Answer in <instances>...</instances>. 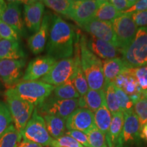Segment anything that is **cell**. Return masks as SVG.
<instances>
[{
  "label": "cell",
  "mask_w": 147,
  "mask_h": 147,
  "mask_svg": "<svg viewBox=\"0 0 147 147\" xmlns=\"http://www.w3.org/2000/svg\"><path fill=\"white\" fill-rule=\"evenodd\" d=\"M75 32L68 23L53 15L46 46L47 55L57 61L71 58L74 53Z\"/></svg>",
  "instance_id": "1"
},
{
  "label": "cell",
  "mask_w": 147,
  "mask_h": 147,
  "mask_svg": "<svg viewBox=\"0 0 147 147\" xmlns=\"http://www.w3.org/2000/svg\"><path fill=\"white\" fill-rule=\"evenodd\" d=\"M84 36L79 40L81 67L87 79L89 89L104 90L105 79L103 72L102 61L89 50Z\"/></svg>",
  "instance_id": "2"
},
{
  "label": "cell",
  "mask_w": 147,
  "mask_h": 147,
  "mask_svg": "<svg viewBox=\"0 0 147 147\" xmlns=\"http://www.w3.org/2000/svg\"><path fill=\"white\" fill-rule=\"evenodd\" d=\"M127 68H136L147 65V27H140L130 45L121 52Z\"/></svg>",
  "instance_id": "3"
},
{
  "label": "cell",
  "mask_w": 147,
  "mask_h": 147,
  "mask_svg": "<svg viewBox=\"0 0 147 147\" xmlns=\"http://www.w3.org/2000/svg\"><path fill=\"white\" fill-rule=\"evenodd\" d=\"M55 88L54 86L42 80H21L11 89L20 98L31 103L36 107L52 94Z\"/></svg>",
  "instance_id": "4"
},
{
  "label": "cell",
  "mask_w": 147,
  "mask_h": 147,
  "mask_svg": "<svg viewBox=\"0 0 147 147\" xmlns=\"http://www.w3.org/2000/svg\"><path fill=\"white\" fill-rule=\"evenodd\" d=\"M5 97L6 105L12 119V123L21 133L32 117L35 106L18 97L11 89L6 90Z\"/></svg>",
  "instance_id": "5"
},
{
  "label": "cell",
  "mask_w": 147,
  "mask_h": 147,
  "mask_svg": "<svg viewBox=\"0 0 147 147\" xmlns=\"http://www.w3.org/2000/svg\"><path fill=\"white\" fill-rule=\"evenodd\" d=\"M21 134L23 139L45 147L50 146L53 140L47 131L45 119L38 113L36 107L32 117Z\"/></svg>",
  "instance_id": "6"
},
{
  "label": "cell",
  "mask_w": 147,
  "mask_h": 147,
  "mask_svg": "<svg viewBox=\"0 0 147 147\" xmlns=\"http://www.w3.org/2000/svg\"><path fill=\"white\" fill-rule=\"evenodd\" d=\"M78 107V99L61 100L51 94L36 108L42 117L47 115H53L67 120Z\"/></svg>",
  "instance_id": "7"
},
{
  "label": "cell",
  "mask_w": 147,
  "mask_h": 147,
  "mask_svg": "<svg viewBox=\"0 0 147 147\" xmlns=\"http://www.w3.org/2000/svg\"><path fill=\"white\" fill-rule=\"evenodd\" d=\"M111 23L121 53L133 41L138 28L132 20L131 14H121Z\"/></svg>",
  "instance_id": "8"
},
{
  "label": "cell",
  "mask_w": 147,
  "mask_h": 147,
  "mask_svg": "<svg viewBox=\"0 0 147 147\" xmlns=\"http://www.w3.org/2000/svg\"><path fill=\"white\" fill-rule=\"evenodd\" d=\"M76 61L74 58H67L57 61L54 67L46 76L42 78V81L54 87L72 80L76 72Z\"/></svg>",
  "instance_id": "9"
},
{
  "label": "cell",
  "mask_w": 147,
  "mask_h": 147,
  "mask_svg": "<svg viewBox=\"0 0 147 147\" xmlns=\"http://www.w3.org/2000/svg\"><path fill=\"white\" fill-rule=\"evenodd\" d=\"M102 0H76L72 1L67 16L82 27L92 18Z\"/></svg>",
  "instance_id": "10"
},
{
  "label": "cell",
  "mask_w": 147,
  "mask_h": 147,
  "mask_svg": "<svg viewBox=\"0 0 147 147\" xmlns=\"http://www.w3.org/2000/svg\"><path fill=\"white\" fill-rule=\"evenodd\" d=\"M24 59L0 60V80L7 89H11L21 81L25 66Z\"/></svg>",
  "instance_id": "11"
},
{
  "label": "cell",
  "mask_w": 147,
  "mask_h": 147,
  "mask_svg": "<svg viewBox=\"0 0 147 147\" xmlns=\"http://www.w3.org/2000/svg\"><path fill=\"white\" fill-rule=\"evenodd\" d=\"M57 61L50 57H38L30 61L27 65L22 81H33L38 80V79L43 78L54 67Z\"/></svg>",
  "instance_id": "12"
},
{
  "label": "cell",
  "mask_w": 147,
  "mask_h": 147,
  "mask_svg": "<svg viewBox=\"0 0 147 147\" xmlns=\"http://www.w3.org/2000/svg\"><path fill=\"white\" fill-rule=\"evenodd\" d=\"M95 127L94 113L87 108H77L66 120V129L68 130H76L87 134Z\"/></svg>",
  "instance_id": "13"
},
{
  "label": "cell",
  "mask_w": 147,
  "mask_h": 147,
  "mask_svg": "<svg viewBox=\"0 0 147 147\" xmlns=\"http://www.w3.org/2000/svg\"><path fill=\"white\" fill-rule=\"evenodd\" d=\"M45 5L41 1H26L23 5V21L29 32L36 33L41 26Z\"/></svg>",
  "instance_id": "14"
},
{
  "label": "cell",
  "mask_w": 147,
  "mask_h": 147,
  "mask_svg": "<svg viewBox=\"0 0 147 147\" xmlns=\"http://www.w3.org/2000/svg\"><path fill=\"white\" fill-rule=\"evenodd\" d=\"M81 27L91 36L110 42L118 48L111 22L100 21L93 18Z\"/></svg>",
  "instance_id": "15"
},
{
  "label": "cell",
  "mask_w": 147,
  "mask_h": 147,
  "mask_svg": "<svg viewBox=\"0 0 147 147\" xmlns=\"http://www.w3.org/2000/svg\"><path fill=\"white\" fill-rule=\"evenodd\" d=\"M124 122L120 138L116 147H125L140 136V124L138 118L133 109L123 112Z\"/></svg>",
  "instance_id": "16"
},
{
  "label": "cell",
  "mask_w": 147,
  "mask_h": 147,
  "mask_svg": "<svg viewBox=\"0 0 147 147\" xmlns=\"http://www.w3.org/2000/svg\"><path fill=\"white\" fill-rule=\"evenodd\" d=\"M21 3L18 1H8L4 11L0 15V19L12 27L19 35H24L25 26L22 18Z\"/></svg>",
  "instance_id": "17"
},
{
  "label": "cell",
  "mask_w": 147,
  "mask_h": 147,
  "mask_svg": "<svg viewBox=\"0 0 147 147\" xmlns=\"http://www.w3.org/2000/svg\"><path fill=\"white\" fill-rule=\"evenodd\" d=\"M51 22V16L49 14H45L39 30L29 38V48L34 55L40 54L45 50L49 38Z\"/></svg>",
  "instance_id": "18"
},
{
  "label": "cell",
  "mask_w": 147,
  "mask_h": 147,
  "mask_svg": "<svg viewBox=\"0 0 147 147\" xmlns=\"http://www.w3.org/2000/svg\"><path fill=\"white\" fill-rule=\"evenodd\" d=\"M87 44L89 49L93 54L104 60L117 58L121 53L118 48L113 44L91 36L87 40Z\"/></svg>",
  "instance_id": "19"
},
{
  "label": "cell",
  "mask_w": 147,
  "mask_h": 147,
  "mask_svg": "<svg viewBox=\"0 0 147 147\" xmlns=\"http://www.w3.org/2000/svg\"><path fill=\"white\" fill-rule=\"evenodd\" d=\"M25 54L19 42L12 40H0V60H16L24 59Z\"/></svg>",
  "instance_id": "20"
},
{
  "label": "cell",
  "mask_w": 147,
  "mask_h": 147,
  "mask_svg": "<svg viewBox=\"0 0 147 147\" xmlns=\"http://www.w3.org/2000/svg\"><path fill=\"white\" fill-rule=\"evenodd\" d=\"M105 84L114 82L120 74L127 69L122 59L119 57L106 59L102 61Z\"/></svg>",
  "instance_id": "21"
},
{
  "label": "cell",
  "mask_w": 147,
  "mask_h": 147,
  "mask_svg": "<svg viewBox=\"0 0 147 147\" xmlns=\"http://www.w3.org/2000/svg\"><path fill=\"white\" fill-rule=\"evenodd\" d=\"M123 122L124 116L123 112L112 116L109 131L108 135L106 136V142L108 147H116L117 146L123 130Z\"/></svg>",
  "instance_id": "22"
},
{
  "label": "cell",
  "mask_w": 147,
  "mask_h": 147,
  "mask_svg": "<svg viewBox=\"0 0 147 147\" xmlns=\"http://www.w3.org/2000/svg\"><path fill=\"white\" fill-rule=\"evenodd\" d=\"M46 127L49 135L54 140H57L64 136L66 130V121L65 119L53 115H45Z\"/></svg>",
  "instance_id": "23"
},
{
  "label": "cell",
  "mask_w": 147,
  "mask_h": 147,
  "mask_svg": "<svg viewBox=\"0 0 147 147\" xmlns=\"http://www.w3.org/2000/svg\"><path fill=\"white\" fill-rule=\"evenodd\" d=\"M82 97L84 102V108H87L93 113L106 102L104 89H89L86 95Z\"/></svg>",
  "instance_id": "24"
},
{
  "label": "cell",
  "mask_w": 147,
  "mask_h": 147,
  "mask_svg": "<svg viewBox=\"0 0 147 147\" xmlns=\"http://www.w3.org/2000/svg\"><path fill=\"white\" fill-rule=\"evenodd\" d=\"M95 127L105 136H107L112 121V115L107 104L104 103L101 108L94 113Z\"/></svg>",
  "instance_id": "25"
},
{
  "label": "cell",
  "mask_w": 147,
  "mask_h": 147,
  "mask_svg": "<svg viewBox=\"0 0 147 147\" xmlns=\"http://www.w3.org/2000/svg\"><path fill=\"white\" fill-rule=\"evenodd\" d=\"M121 14L110 1H103L95 12L94 18L102 21L112 22Z\"/></svg>",
  "instance_id": "26"
},
{
  "label": "cell",
  "mask_w": 147,
  "mask_h": 147,
  "mask_svg": "<svg viewBox=\"0 0 147 147\" xmlns=\"http://www.w3.org/2000/svg\"><path fill=\"white\" fill-rule=\"evenodd\" d=\"M52 95L61 100H74L78 99L80 97L74 85L72 80H69L61 85L55 87Z\"/></svg>",
  "instance_id": "27"
},
{
  "label": "cell",
  "mask_w": 147,
  "mask_h": 147,
  "mask_svg": "<svg viewBox=\"0 0 147 147\" xmlns=\"http://www.w3.org/2000/svg\"><path fill=\"white\" fill-rule=\"evenodd\" d=\"M22 138L21 134L11 125L8 129L0 136V147H18Z\"/></svg>",
  "instance_id": "28"
},
{
  "label": "cell",
  "mask_w": 147,
  "mask_h": 147,
  "mask_svg": "<svg viewBox=\"0 0 147 147\" xmlns=\"http://www.w3.org/2000/svg\"><path fill=\"white\" fill-rule=\"evenodd\" d=\"M104 93H105L106 102L107 104L108 108L110 110L112 116L121 112L119 106L118 102H117L114 82H109V83L105 84Z\"/></svg>",
  "instance_id": "29"
},
{
  "label": "cell",
  "mask_w": 147,
  "mask_h": 147,
  "mask_svg": "<svg viewBox=\"0 0 147 147\" xmlns=\"http://www.w3.org/2000/svg\"><path fill=\"white\" fill-rule=\"evenodd\" d=\"M134 110L138 118L140 129L147 123V95L142 92L139 100L134 104Z\"/></svg>",
  "instance_id": "30"
},
{
  "label": "cell",
  "mask_w": 147,
  "mask_h": 147,
  "mask_svg": "<svg viewBox=\"0 0 147 147\" xmlns=\"http://www.w3.org/2000/svg\"><path fill=\"white\" fill-rule=\"evenodd\" d=\"M41 1L45 6L55 11L57 13L66 16L72 3V0H44Z\"/></svg>",
  "instance_id": "31"
},
{
  "label": "cell",
  "mask_w": 147,
  "mask_h": 147,
  "mask_svg": "<svg viewBox=\"0 0 147 147\" xmlns=\"http://www.w3.org/2000/svg\"><path fill=\"white\" fill-rule=\"evenodd\" d=\"M89 147H108L106 136L97 127L93 128L87 134Z\"/></svg>",
  "instance_id": "32"
},
{
  "label": "cell",
  "mask_w": 147,
  "mask_h": 147,
  "mask_svg": "<svg viewBox=\"0 0 147 147\" xmlns=\"http://www.w3.org/2000/svg\"><path fill=\"white\" fill-rule=\"evenodd\" d=\"M10 111L5 102L0 100V136L3 135L12 125Z\"/></svg>",
  "instance_id": "33"
},
{
  "label": "cell",
  "mask_w": 147,
  "mask_h": 147,
  "mask_svg": "<svg viewBox=\"0 0 147 147\" xmlns=\"http://www.w3.org/2000/svg\"><path fill=\"white\" fill-rule=\"evenodd\" d=\"M121 89L124 91L129 96L138 93H142L136 79L129 72L128 68L126 69V78Z\"/></svg>",
  "instance_id": "34"
},
{
  "label": "cell",
  "mask_w": 147,
  "mask_h": 147,
  "mask_svg": "<svg viewBox=\"0 0 147 147\" xmlns=\"http://www.w3.org/2000/svg\"><path fill=\"white\" fill-rule=\"evenodd\" d=\"M129 72L136 79L142 92L147 91V65L136 68H128Z\"/></svg>",
  "instance_id": "35"
},
{
  "label": "cell",
  "mask_w": 147,
  "mask_h": 147,
  "mask_svg": "<svg viewBox=\"0 0 147 147\" xmlns=\"http://www.w3.org/2000/svg\"><path fill=\"white\" fill-rule=\"evenodd\" d=\"M115 89L116 95H117V102H118L121 111L123 113V112L133 109L134 104L131 102V100H130L129 96L124 91H123L120 88L116 87L115 85Z\"/></svg>",
  "instance_id": "36"
},
{
  "label": "cell",
  "mask_w": 147,
  "mask_h": 147,
  "mask_svg": "<svg viewBox=\"0 0 147 147\" xmlns=\"http://www.w3.org/2000/svg\"><path fill=\"white\" fill-rule=\"evenodd\" d=\"M0 36L3 40L19 42L20 35L14 29L0 19Z\"/></svg>",
  "instance_id": "37"
},
{
  "label": "cell",
  "mask_w": 147,
  "mask_h": 147,
  "mask_svg": "<svg viewBox=\"0 0 147 147\" xmlns=\"http://www.w3.org/2000/svg\"><path fill=\"white\" fill-rule=\"evenodd\" d=\"M65 135L73 138L74 139L76 140L77 142L81 144L84 147H89L87 136L84 132L76 131V130H68L65 133Z\"/></svg>",
  "instance_id": "38"
},
{
  "label": "cell",
  "mask_w": 147,
  "mask_h": 147,
  "mask_svg": "<svg viewBox=\"0 0 147 147\" xmlns=\"http://www.w3.org/2000/svg\"><path fill=\"white\" fill-rule=\"evenodd\" d=\"M55 141L61 147H84L76 140L67 135H64L59 138L55 140Z\"/></svg>",
  "instance_id": "39"
},
{
  "label": "cell",
  "mask_w": 147,
  "mask_h": 147,
  "mask_svg": "<svg viewBox=\"0 0 147 147\" xmlns=\"http://www.w3.org/2000/svg\"><path fill=\"white\" fill-rule=\"evenodd\" d=\"M110 1L119 12H121V14L133 6L136 2V0H111Z\"/></svg>",
  "instance_id": "40"
},
{
  "label": "cell",
  "mask_w": 147,
  "mask_h": 147,
  "mask_svg": "<svg viewBox=\"0 0 147 147\" xmlns=\"http://www.w3.org/2000/svg\"><path fill=\"white\" fill-rule=\"evenodd\" d=\"M131 16L137 27H147V10L134 12L131 14Z\"/></svg>",
  "instance_id": "41"
},
{
  "label": "cell",
  "mask_w": 147,
  "mask_h": 147,
  "mask_svg": "<svg viewBox=\"0 0 147 147\" xmlns=\"http://www.w3.org/2000/svg\"><path fill=\"white\" fill-rule=\"evenodd\" d=\"M145 10H147V0H140V1H136L133 6L124 11L122 14H132L134 12Z\"/></svg>",
  "instance_id": "42"
},
{
  "label": "cell",
  "mask_w": 147,
  "mask_h": 147,
  "mask_svg": "<svg viewBox=\"0 0 147 147\" xmlns=\"http://www.w3.org/2000/svg\"><path fill=\"white\" fill-rule=\"evenodd\" d=\"M18 147H43L42 145L39 144H37L34 142L27 140L22 139L21 142L19 143Z\"/></svg>",
  "instance_id": "43"
},
{
  "label": "cell",
  "mask_w": 147,
  "mask_h": 147,
  "mask_svg": "<svg viewBox=\"0 0 147 147\" xmlns=\"http://www.w3.org/2000/svg\"><path fill=\"white\" fill-rule=\"evenodd\" d=\"M140 137L147 142V123L141 129L140 132Z\"/></svg>",
  "instance_id": "44"
},
{
  "label": "cell",
  "mask_w": 147,
  "mask_h": 147,
  "mask_svg": "<svg viewBox=\"0 0 147 147\" xmlns=\"http://www.w3.org/2000/svg\"><path fill=\"white\" fill-rule=\"evenodd\" d=\"M7 3L3 0H0V15L3 13L4 11L5 7H6Z\"/></svg>",
  "instance_id": "45"
},
{
  "label": "cell",
  "mask_w": 147,
  "mask_h": 147,
  "mask_svg": "<svg viewBox=\"0 0 147 147\" xmlns=\"http://www.w3.org/2000/svg\"><path fill=\"white\" fill-rule=\"evenodd\" d=\"M144 93H145V94H146V95H147V91H146V92H144Z\"/></svg>",
  "instance_id": "46"
},
{
  "label": "cell",
  "mask_w": 147,
  "mask_h": 147,
  "mask_svg": "<svg viewBox=\"0 0 147 147\" xmlns=\"http://www.w3.org/2000/svg\"><path fill=\"white\" fill-rule=\"evenodd\" d=\"M1 40V36H0V40Z\"/></svg>",
  "instance_id": "47"
},
{
  "label": "cell",
  "mask_w": 147,
  "mask_h": 147,
  "mask_svg": "<svg viewBox=\"0 0 147 147\" xmlns=\"http://www.w3.org/2000/svg\"><path fill=\"white\" fill-rule=\"evenodd\" d=\"M46 147H51V146H46Z\"/></svg>",
  "instance_id": "48"
}]
</instances>
